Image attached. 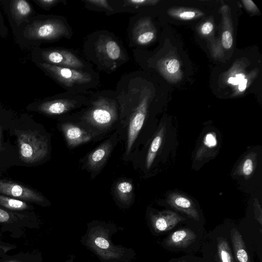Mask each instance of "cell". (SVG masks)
Masks as SVG:
<instances>
[{
	"instance_id": "cell-19",
	"label": "cell",
	"mask_w": 262,
	"mask_h": 262,
	"mask_svg": "<svg viewBox=\"0 0 262 262\" xmlns=\"http://www.w3.org/2000/svg\"><path fill=\"white\" fill-rule=\"evenodd\" d=\"M164 128H161L154 139L150 144L148 154L146 158V166L147 169L149 168L151 166L156 156L157 152L159 149L162 142L163 136Z\"/></svg>"
},
{
	"instance_id": "cell-31",
	"label": "cell",
	"mask_w": 262,
	"mask_h": 262,
	"mask_svg": "<svg viewBox=\"0 0 262 262\" xmlns=\"http://www.w3.org/2000/svg\"><path fill=\"white\" fill-rule=\"evenodd\" d=\"M254 212L255 217L257 221L259 223V225L261 226L262 224V212L261 206L258 203V202L255 201L254 203Z\"/></svg>"
},
{
	"instance_id": "cell-18",
	"label": "cell",
	"mask_w": 262,
	"mask_h": 262,
	"mask_svg": "<svg viewBox=\"0 0 262 262\" xmlns=\"http://www.w3.org/2000/svg\"><path fill=\"white\" fill-rule=\"evenodd\" d=\"M99 51L106 57L112 60L120 58L121 50L119 45L114 40L108 39L98 46Z\"/></svg>"
},
{
	"instance_id": "cell-34",
	"label": "cell",
	"mask_w": 262,
	"mask_h": 262,
	"mask_svg": "<svg viewBox=\"0 0 262 262\" xmlns=\"http://www.w3.org/2000/svg\"><path fill=\"white\" fill-rule=\"evenodd\" d=\"M245 7L250 11H255L257 10V8L255 4L251 0L243 1Z\"/></svg>"
},
{
	"instance_id": "cell-9",
	"label": "cell",
	"mask_w": 262,
	"mask_h": 262,
	"mask_svg": "<svg viewBox=\"0 0 262 262\" xmlns=\"http://www.w3.org/2000/svg\"><path fill=\"white\" fill-rule=\"evenodd\" d=\"M168 203L174 209L183 212L195 221L199 220V214L193 202L186 196L172 193L167 198Z\"/></svg>"
},
{
	"instance_id": "cell-30",
	"label": "cell",
	"mask_w": 262,
	"mask_h": 262,
	"mask_svg": "<svg viewBox=\"0 0 262 262\" xmlns=\"http://www.w3.org/2000/svg\"><path fill=\"white\" fill-rule=\"evenodd\" d=\"M35 2L44 8H50L59 1L58 0H37Z\"/></svg>"
},
{
	"instance_id": "cell-28",
	"label": "cell",
	"mask_w": 262,
	"mask_h": 262,
	"mask_svg": "<svg viewBox=\"0 0 262 262\" xmlns=\"http://www.w3.org/2000/svg\"><path fill=\"white\" fill-rule=\"evenodd\" d=\"M204 144L209 148H212L216 146L217 140L214 133H209L206 135L204 139Z\"/></svg>"
},
{
	"instance_id": "cell-5",
	"label": "cell",
	"mask_w": 262,
	"mask_h": 262,
	"mask_svg": "<svg viewBox=\"0 0 262 262\" xmlns=\"http://www.w3.org/2000/svg\"><path fill=\"white\" fill-rule=\"evenodd\" d=\"M116 118V106L112 102L104 99L96 101L86 116L90 123L100 128L109 126Z\"/></svg>"
},
{
	"instance_id": "cell-26",
	"label": "cell",
	"mask_w": 262,
	"mask_h": 262,
	"mask_svg": "<svg viewBox=\"0 0 262 262\" xmlns=\"http://www.w3.org/2000/svg\"><path fill=\"white\" fill-rule=\"evenodd\" d=\"M222 43L225 49H229L233 45V37L231 33L228 30L223 32L222 35Z\"/></svg>"
},
{
	"instance_id": "cell-15",
	"label": "cell",
	"mask_w": 262,
	"mask_h": 262,
	"mask_svg": "<svg viewBox=\"0 0 262 262\" xmlns=\"http://www.w3.org/2000/svg\"><path fill=\"white\" fill-rule=\"evenodd\" d=\"M231 238L237 262H250L242 235L235 228L231 230Z\"/></svg>"
},
{
	"instance_id": "cell-14",
	"label": "cell",
	"mask_w": 262,
	"mask_h": 262,
	"mask_svg": "<svg viewBox=\"0 0 262 262\" xmlns=\"http://www.w3.org/2000/svg\"><path fill=\"white\" fill-rule=\"evenodd\" d=\"M155 34L148 20L139 21L135 27L134 38L139 45H146L155 38Z\"/></svg>"
},
{
	"instance_id": "cell-24",
	"label": "cell",
	"mask_w": 262,
	"mask_h": 262,
	"mask_svg": "<svg viewBox=\"0 0 262 262\" xmlns=\"http://www.w3.org/2000/svg\"><path fill=\"white\" fill-rule=\"evenodd\" d=\"M254 162L251 157L245 159L241 166V172L245 177L250 176L253 171Z\"/></svg>"
},
{
	"instance_id": "cell-38",
	"label": "cell",
	"mask_w": 262,
	"mask_h": 262,
	"mask_svg": "<svg viewBox=\"0 0 262 262\" xmlns=\"http://www.w3.org/2000/svg\"><path fill=\"white\" fill-rule=\"evenodd\" d=\"M9 262H17V261H9Z\"/></svg>"
},
{
	"instance_id": "cell-21",
	"label": "cell",
	"mask_w": 262,
	"mask_h": 262,
	"mask_svg": "<svg viewBox=\"0 0 262 262\" xmlns=\"http://www.w3.org/2000/svg\"><path fill=\"white\" fill-rule=\"evenodd\" d=\"M217 252L221 262H234L230 247L226 240L221 238L219 241Z\"/></svg>"
},
{
	"instance_id": "cell-1",
	"label": "cell",
	"mask_w": 262,
	"mask_h": 262,
	"mask_svg": "<svg viewBox=\"0 0 262 262\" xmlns=\"http://www.w3.org/2000/svg\"><path fill=\"white\" fill-rule=\"evenodd\" d=\"M19 158L21 162L33 164L41 161L48 153L47 139L36 130H16Z\"/></svg>"
},
{
	"instance_id": "cell-16",
	"label": "cell",
	"mask_w": 262,
	"mask_h": 262,
	"mask_svg": "<svg viewBox=\"0 0 262 262\" xmlns=\"http://www.w3.org/2000/svg\"><path fill=\"white\" fill-rule=\"evenodd\" d=\"M32 11L30 4L25 0H15L10 3V11L14 19L20 22L28 17Z\"/></svg>"
},
{
	"instance_id": "cell-4",
	"label": "cell",
	"mask_w": 262,
	"mask_h": 262,
	"mask_svg": "<svg viewBox=\"0 0 262 262\" xmlns=\"http://www.w3.org/2000/svg\"><path fill=\"white\" fill-rule=\"evenodd\" d=\"M0 194L27 203L42 205L45 198L39 192L20 183L0 179Z\"/></svg>"
},
{
	"instance_id": "cell-20",
	"label": "cell",
	"mask_w": 262,
	"mask_h": 262,
	"mask_svg": "<svg viewBox=\"0 0 262 262\" xmlns=\"http://www.w3.org/2000/svg\"><path fill=\"white\" fill-rule=\"evenodd\" d=\"M168 13L173 17H175L182 20H190L201 16V12L187 8H179L171 9Z\"/></svg>"
},
{
	"instance_id": "cell-23",
	"label": "cell",
	"mask_w": 262,
	"mask_h": 262,
	"mask_svg": "<svg viewBox=\"0 0 262 262\" xmlns=\"http://www.w3.org/2000/svg\"><path fill=\"white\" fill-rule=\"evenodd\" d=\"M165 73L170 76L175 75L180 69L179 61L175 58H170L164 61L162 67Z\"/></svg>"
},
{
	"instance_id": "cell-17",
	"label": "cell",
	"mask_w": 262,
	"mask_h": 262,
	"mask_svg": "<svg viewBox=\"0 0 262 262\" xmlns=\"http://www.w3.org/2000/svg\"><path fill=\"white\" fill-rule=\"evenodd\" d=\"M27 202L0 194V207L11 211H23L32 209Z\"/></svg>"
},
{
	"instance_id": "cell-2",
	"label": "cell",
	"mask_w": 262,
	"mask_h": 262,
	"mask_svg": "<svg viewBox=\"0 0 262 262\" xmlns=\"http://www.w3.org/2000/svg\"><path fill=\"white\" fill-rule=\"evenodd\" d=\"M69 32L64 24L59 19H50L35 22L25 30L26 37L34 40H54L67 36Z\"/></svg>"
},
{
	"instance_id": "cell-27",
	"label": "cell",
	"mask_w": 262,
	"mask_h": 262,
	"mask_svg": "<svg viewBox=\"0 0 262 262\" xmlns=\"http://www.w3.org/2000/svg\"><path fill=\"white\" fill-rule=\"evenodd\" d=\"M158 1L151 0H128L125 2L126 5L132 7H140L155 4Z\"/></svg>"
},
{
	"instance_id": "cell-8",
	"label": "cell",
	"mask_w": 262,
	"mask_h": 262,
	"mask_svg": "<svg viewBox=\"0 0 262 262\" xmlns=\"http://www.w3.org/2000/svg\"><path fill=\"white\" fill-rule=\"evenodd\" d=\"M185 220L186 218L170 210L160 212L151 217L152 226L158 232L170 230L179 222Z\"/></svg>"
},
{
	"instance_id": "cell-37",
	"label": "cell",
	"mask_w": 262,
	"mask_h": 262,
	"mask_svg": "<svg viewBox=\"0 0 262 262\" xmlns=\"http://www.w3.org/2000/svg\"><path fill=\"white\" fill-rule=\"evenodd\" d=\"M179 262H187V261H179Z\"/></svg>"
},
{
	"instance_id": "cell-6",
	"label": "cell",
	"mask_w": 262,
	"mask_h": 262,
	"mask_svg": "<svg viewBox=\"0 0 262 262\" xmlns=\"http://www.w3.org/2000/svg\"><path fill=\"white\" fill-rule=\"evenodd\" d=\"M42 57L47 63L75 69L82 68L84 64L75 54L64 50H51L42 52Z\"/></svg>"
},
{
	"instance_id": "cell-11",
	"label": "cell",
	"mask_w": 262,
	"mask_h": 262,
	"mask_svg": "<svg viewBox=\"0 0 262 262\" xmlns=\"http://www.w3.org/2000/svg\"><path fill=\"white\" fill-rule=\"evenodd\" d=\"M61 128L70 146H77L91 139L90 134L74 124L64 123L62 125Z\"/></svg>"
},
{
	"instance_id": "cell-33",
	"label": "cell",
	"mask_w": 262,
	"mask_h": 262,
	"mask_svg": "<svg viewBox=\"0 0 262 262\" xmlns=\"http://www.w3.org/2000/svg\"><path fill=\"white\" fill-rule=\"evenodd\" d=\"M213 29V25L210 21L205 23L202 26L201 31V33L204 35L209 34Z\"/></svg>"
},
{
	"instance_id": "cell-3",
	"label": "cell",
	"mask_w": 262,
	"mask_h": 262,
	"mask_svg": "<svg viewBox=\"0 0 262 262\" xmlns=\"http://www.w3.org/2000/svg\"><path fill=\"white\" fill-rule=\"evenodd\" d=\"M53 77L63 85L68 87L84 85L92 80L91 76L86 72L47 62L40 64Z\"/></svg>"
},
{
	"instance_id": "cell-22",
	"label": "cell",
	"mask_w": 262,
	"mask_h": 262,
	"mask_svg": "<svg viewBox=\"0 0 262 262\" xmlns=\"http://www.w3.org/2000/svg\"><path fill=\"white\" fill-rule=\"evenodd\" d=\"M133 191L132 184L127 181L119 182L116 186L117 194L119 198L124 201H128L132 195Z\"/></svg>"
},
{
	"instance_id": "cell-12",
	"label": "cell",
	"mask_w": 262,
	"mask_h": 262,
	"mask_svg": "<svg viewBox=\"0 0 262 262\" xmlns=\"http://www.w3.org/2000/svg\"><path fill=\"white\" fill-rule=\"evenodd\" d=\"M196 238L194 232L190 229L177 230L171 233L166 240L168 247L185 248L192 243Z\"/></svg>"
},
{
	"instance_id": "cell-32",
	"label": "cell",
	"mask_w": 262,
	"mask_h": 262,
	"mask_svg": "<svg viewBox=\"0 0 262 262\" xmlns=\"http://www.w3.org/2000/svg\"><path fill=\"white\" fill-rule=\"evenodd\" d=\"M245 78V75L242 73H238L234 76H231L228 78V82L233 85L238 84Z\"/></svg>"
},
{
	"instance_id": "cell-36",
	"label": "cell",
	"mask_w": 262,
	"mask_h": 262,
	"mask_svg": "<svg viewBox=\"0 0 262 262\" xmlns=\"http://www.w3.org/2000/svg\"><path fill=\"white\" fill-rule=\"evenodd\" d=\"M3 132H4L3 127L2 125L0 124V152L2 151V150H3V149H2V147H3V135H4Z\"/></svg>"
},
{
	"instance_id": "cell-35",
	"label": "cell",
	"mask_w": 262,
	"mask_h": 262,
	"mask_svg": "<svg viewBox=\"0 0 262 262\" xmlns=\"http://www.w3.org/2000/svg\"><path fill=\"white\" fill-rule=\"evenodd\" d=\"M247 82V79L245 78L238 84V89L240 92H243L246 89Z\"/></svg>"
},
{
	"instance_id": "cell-13",
	"label": "cell",
	"mask_w": 262,
	"mask_h": 262,
	"mask_svg": "<svg viewBox=\"0 0 262 262\" xmlns=\"http://www.w3.org/2000/svg\"><path fill=\"white\" fill-rule=\"evenodd\" d=\"M111 147V143L107 141L92 152L89 155L88 160V165L89 168L93 170L99 168L107 158Z\"/></svg>"
},
{
	"instance_id": "cell-25",
	"label": "cell",
	"mask_w": 262,
	"mask_h": 262,
	"mask_svg": "<svg viewBox=\"0 0 262 262\" xmlns=\"http://www.w3.org/2000/svg\"><path fill=\"white\" fill-rule=\"evenodd\" d=\"M94 245L96 247L97 249H101L103 251L108 250L110 249L111 245L110 242L104 236H96L93 240Z\"/></svg>"
},
{
	"instance_id": "cell-29",
	"label": "cell",
	"mask_w": 262,
	"mask_h": 262,
	"mask_svg": "<svg viewBox=\"0 0 262 262\" xmlns=\"http://www.w3.org/2000/svg\"><path fill=\"white\" fill-rule=\"evenodd\" d=\"M85 2L89 4L100 8L105 9L108 10H112L111 7L109 6L108 2L105 0H88Z\"/></svg>"
},
{
	"instance_id": "cell-10",
	"label": "cell",
	"mask_w": 262,
	"mask_h": 262,
	"mask_svg": "<svg viewBox=\"0 0 262 262\" xmlns=\"http://www.w3.org/2000/svg\"><path fill=\"white\" fill-rule=\"evenodd\" d=\"M76 102L68 99L46 101L38 106V110L48 115H59L74 107Z\"/></svg>"
},
{
	"instance_id": "cell-7",
	"label": "cell",
	"mask_w": 262,
	"mask_h": 262,
	"mask_svg": "<svg viewBox=\"0 0 262 262\" xmlns=\"http://www.w3.org/2000/svg\"><path fill=\"white\" fill-rule=\"evenodd\" d=\"M148 98H143L135 110L130 120L127 144V153L130 151L133 144L141 130L147 113Z\"/></svg>"
}]
</instances>
